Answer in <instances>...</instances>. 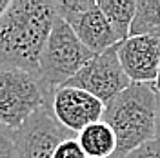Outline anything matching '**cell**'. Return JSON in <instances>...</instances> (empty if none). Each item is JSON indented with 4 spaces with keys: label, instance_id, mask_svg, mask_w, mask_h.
<instances>
[{
    "label": "cell",
    "instance_id": "1",
    "mask_svg": "<svg viewBox=\"0 0 160 158\" xmlns=\"http://www.w3.org/2000/svg\"><path fill=\"white\" fill-rule=\"evenodd\" d=\"M57 20V2L13 0L0 20V64L40 75V60Z\"/></svg>",
    "mask_w": 160,
    "mask_h": 158
},
{
    "label": "cell",
    "instance_id": "2",
    "mask_svg": "<svg viewBox=\"0 0 160 158\" xmlns=\"http://www.w3.org/2000/svg\"><path fill=\"white\" fill-rule=\"evenodd\" d=\"M102 120L118 142L115 158H124L157 140V93L155 84H131L104 109Z\"/></svg>",
    "mask_w": 160,
    "mask_h": 158
},
{
    "label": "cell",
    "instance_id": "3",
    "mask_svg": "<svg viewBox=\"0 0 160 158\" xmlns=\"http://www.w3.org/2000/svg\"><path fill=\"white\" fill-rule=\"evenodd\" d=\"M55 91L40 75L0 64V126L17 129L44 106H51Z\"/></svg>",
    "mask_w": 160,
    "mask_h": 158
},
{
    "label": "cell",
    "instance_id": "4",
    "mask_svg": "<svg viewBox=\"0 0 160 158\" xmlns=\"http://www.w3.org/2000/svg\"><path fill=\"white\" fill-rule=\"evenodd\" d=\"M93 57L95 53H91L80 42L75 31L57 17L40 60V77L48 87L57 91L58 87L66 86Z\"/></svg>",
    "mask_w": 160,
    "mask_h": 158
},
{
    "label": "cell",
    "instance_id": "5",
    "mask_svg": "<svg viewBox=\"0 0 160 158\" xmlns=\"http://www.w3.org/2000/svg\"><path fill=\"white\" fill-rule=\"evenodd\" d=\"M57 17L64 20L80 42L95 55L120 44V38L100 11L97 0H58Z\"/></svg>",
    "mask_w": 160,
    "mask_h": 158
},
{
    "label": "cell",
    "instance_id": "6",
    "mask_svg": "<svg viewBox=\"0 0 160 158\" xmlns=\"http://www.w3.org/2000/svg\"><path fill=\"white\" fill-rule=\"evenodd\" d=\"M75 136L58 124L51 106H44L13 131V146L17 158H53L62 142Z\"/></svg>",
    "mask_w": 160,
    "mask_h": 158
},
{
    "label": "cell",
    "instance_id": "7",
    "mask_svg": "<svg viewBox=\"0 0 160 158\" xmlns=\"http://www.w3.org/2000/svg\"><path fill=\"white\" fill-rule=\"evenodd\" d=\"M66 86L88 91L108 106L113 98L129 87L131 80L120 64L118 51L115 46L100 55H95Z\"/></svg>",
    "mask_w": 160,
    "mask_h": 158
},
{
    "label": "cell",
    "instance_id": "8",
    "mask_svg": "<svg viewBox=\"0 0 160 158\" xmlns=\"http://www.w3.org/2000/svg\"><path fill=\"white\" fill-rule=\"evenodd\" d=\"M51 109L60 126L78 136V133L88 126L102 120L106 104L88 91L62 86L53 95Z\"/></svg>",
    "mask_w": 160,
    "mask_h": 158
},
{
    "label": "cell",
    "instance_id": "9",
    "mask_svg": "<svg viewBox=\"0 0 160 158\" xmlns=\"http://www.w3.org/2000/svg\"><path fill=\"white\" fill-rule=\"evenodd\" d=\"M120 64L131 84H155L160 73V38L158 37H129L118 46Z\"/></svg>",
    "mask_w": 160,
    "mask_h": 158
},
{
    "label": "cell",
    "instance_id": "10",
    "mask_svg": "<svg viewBox=\"0 0 160 158\" xmlns=\"http://www.w3.org/2000/svg\"><path fill=\"white\" fill-rule=\"evenodd\" d=\"M77 140L88 158H115L118 149L115 131L104 120L91 124L84 131H80Z\"/></svg>",
    "mask_w": 160,
    "mask_h": 158
},
{
    "label": "cell",
    "instance_id": "11",
    "mask_svg": "<svg viewBox=\"0 0 160 158\" xmlns=\"http://www.w3.org/2000/svg\"><path fill=\"white\" fill-rule=\"evenodd\" d=\"M100 11L106 15L108 22L111 24L113 31L117 33L120 42L129 38L131 26L137 17V0H98Z\"/></svg>",
    "mask_w": 160,
    "mask_h": 158
},
{
    "label": "cell",
    "instance_id": "12",
    "mask_svg": "<svg viewBox=\"0 0 160 158\" xmlns=\"http://www.w3.org/2000/svg\"><path fill=\"white\" fill-rule=\"evenodd\" d=\"M142 35L160 38V0H137V17L129 37Z\"/></svg>",
    "mask_w": 160,
    "mask_h": 158
},
{
    "label": "cell",
    "instance_id": "13",
    "mask_svg": "<svg viewBox=\"0 0 160 158\" xmlns=\"http://www.w3.org/2000/svg\"><path fill=\"white\" fill-rule=\"evenodd\" d=\"M53 158H88V156H86L84 149L80 147L78 140L75 136V138H69V140H66V142H62L57 147Z\"/></svg>",
    "mask_w": 160,
    "mask_h": 158
},
{
    "label": "cell",
    "instance_id": "14",
    "mask_svg": "<svg viewBox=\"0 0 160 158\" xmlns=\"http://www.w3.org/2000/svg\"><path fill=\"white\" fill-rule=\"evenodd\" d=\"M124 158H160V140H153Z\"/></svg>",
    "mask_w": 160,
    "mask_h": 158
},
{
    "label": "cell",
    "instance_id": "15",
    "mask_svg": "<svg viewBox=\"0 0 160 158\" xmlns=\"http://www.w3.org/2000/svg\"><path fill=\"white\" fill-rule=\"evenodd\" d=\"M13 147V131L0 126V158L6 156V153Z\"/></svg>",
    "mask_w": 160,
    "mask_h": 158
},
{
    "label": "cell",
    "instance_id": "16",
    "mask_svg": "<svg viewBox=\"0 0 160 158\" xmlns=\"http://www.w3.org/2000/svg\"><path fill=\"white\" fill-rule=\"evenodd\" d=\"M11 2H13V0H0V20L4 18V15L8 13V9H9V6H11Z\"/></svg>",
    "mask_w": 160,
    "mask_h": 158
},
{
    "label": "cell",
    "instance_id": "17",
    "mask_svg": "<svg viewBox=\"0 0 160 158\" xmlns=\"http://www.w3.org/2000/svg\"><path fill=\"white\" fill-rule=\"evenodd\" d=\"M4 158H17V153H15V146H13V147H11L9 151L6 153V156H4Z\"/></svg>",
    "mask_w": 160,
    "mask_h": 158
}]
</instances>
